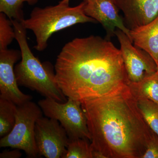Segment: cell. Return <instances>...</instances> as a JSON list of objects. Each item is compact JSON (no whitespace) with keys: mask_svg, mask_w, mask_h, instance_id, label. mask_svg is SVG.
Returning <instances> with one entry per match:
<instances>
[{"mask_svg":"<svg viewBox=\"0 0 158 158\" xmlns=\"http://www.w3.org/2000/svg\"><path fill=\"white\" fill-rule=\"evenodd\" d=\"M55 70L64 95L81 103L129 83L120 49L98 36L76 38L66 43L57 57Z\"/></svg>","mask_w":158,"mask_h":158,"instance_id":"obj_1","label":"cell"},{"mask_svg":"<svg viewBox=\"0 0 158 158\" xmlns=\"http://www.w3.org/2000/svg\"><path fill=\"white\" fill-rule=\"evenodd\" d=\"M91 147L104 158H141L154 134L129 85L81 103Z\"/></svg>","mask_w":158,"mask_h":158,"instance_id":"obj_2","label":"cell"},{"mask_svg":"<svg viewBox=\"0 0 158 158\" xmlns=\"http://www.w3.org/2000/svg\"><path fill=\"white\" fill-rule=\"evenodd\" d=\"M10 20L21 52V60L14 68L18 85L37 91L45 98L65 102L67 97L57 83L52 64L41 63L34 56L28 44L27 29L19 22Z\"/></svg>","mask_w":158,"mask_h":158,"instance_id":"obj_3","label":"cell"},{"mask_svg":"<svg viewBox=\"0 0 158 158\" xmlns=\"http://www.w3.org/2000/svg\"><path fill=\"white\" fill-rule=\"evenodd\" d=\"M83 2L71 7L69 2L62 0L56 6L35 7L30 17L20 23L25 28L34 33L36 41L34 48L42 52L47 48L48 40L54 33L77 24L97 23L85 14Z\"/></svg>","mask_w":158,"mask_h":158,"instance_id":"obj_4","label":"cell"},{"mask_svg":"<svg viewBox=\"0 0 158 158\" xmlns=\"http://www.w3.org/2000/svg\"><path fill=\"white\" fill-rule=\"evenodd\" d=\"M43 113L39 105L31 101L17 106L14 127L8 135L1 138L0 147L21 150L29 158L37 157L35 126Z\"/></svg>","mask_w":158,"mask_h":158,"instance_id":"obj_5","label":"cell"},{"mask_svg":"<svg viewBox=\"0 0 158 158\" xmlns=\"http://www.w3.org/2000/svg\"><path fill=\"white\" fill-rule=\"evenodd\" d=\"M38 105L46 117L60 123L69 139L85 138L90 141L87 118L80 102L68 98L65 102H60L45 98L40 100Z\"/></svg>","mask_w":158,"mask_h":158,"instance_id":"obj_6","label":"cell"},{"mask_svg":"<svg viewBox=\"0 0 158 158\" xmlns=\"http://www.w3.org/2000/svg\"><path fill=\"white\" fill-rule=\"evenodd\" d=\"M35 139L38 156L46 158H64L69 138L58 120L41 116L36 122Z\"/></svg>","mask_w":158,"mask_h":158,"instance_id":"obj_7","label":"cell"},{"mask_svg":"<svg viewBox=\"0 0 158 158\" xmlns=\"http://www.w3.org/2000/svg\"><path fill=\"white\" fill-rule=\"evenodd\" d=\"M115 35L120 44L122 56L130 83H137L157 71L154 59L146 51L133 45L127 35L116 29Z\"/></svg>","mask_w":158,"mask_h":158,"instance_id":"obj_8","label":"cell"},{"mask_svg":"<svg viewBox=\"0 0 158 158\" xmlns=\"http://www.w3.org/2000/svg\"><path fill=\"white\" fill-rule=\"evenodd\" d=\"M20 59V50L6 49L0 51V97L18 106L33 98L31 95L22 92L18 87L14 66Z\"/></svg>","mask_w":158,"mask_h":158,"instance_id":"obj_9","label":"cell"},{"mask_svg":"<svg viewBox=\"0 0 158 158\" xmlns=\"http://www.w3.org/2000/svg\"><path fill=\"white\" fill-rule=\"evenodd\" d=\"M83 2L85 14L101 24L106 31L107 39L115 35V31L118 29L131 41V31L125 24L123 18L119 15L120 9L116 0H83Z\"/></svg>","mask_w":158,"mask_h":158,"instance_id":"obj_10","label":"cell"},{"mask_svg":"<svg viewBox=\"0 0 158 158\" xmlns=\"http://www.w3.org/2000/svg\"><path fill=\"white\" fill-rule=\"evenodd\" d=\"M123 12L125 24L130 31L144 26L158 15V0H116Z\"/></svg>","mask_w":158,"mask_h":158,"instance_id":"obj_11","label":"cell"},{"mask_svg":"<svg viewBox=\"0 0 158 158\" xmlns=\"http://www.w3.org/2000/svg\"><path fill=\"white\" fill-rule=\"evenodd\" d=\"M134 45L146 51L154 59L158 66V15L145 25L130 31Z\"/></svg>","mask_w":158,"mask_h":158,"instance_id":"obj_12","label":"cell"},{"mask_svg":"<svg viewBox=\"0 0 158 158\" xmlns=\"http://www.w3.org/2000/svg\"><path fill=\"white\" fill-rule=\"evenodd\" d=\"M136 99H149L158 105V73L150 75L141 81L129 83Z\"/></svg>","mask_w":158,"mask_h":158,"instance_id":"obj_13","label":"cell"},{"mask_svg":"<svg viewBox=\"0 0 158 158\" xmlns=\"http://www.w3.org/2000/svg\"><path fill=\"white\" fill-rule=\"evenodd\" d=\"M17 105L10 101L0 97V137L10 133L15 122Z\"/></svg>","mask_w":158,"mask_h":158,"instance_id":"obj_14","label":"cell"},{"mask_svg":"<svg viewBox=\"0 0 158 158\" xmlns=\"http://www.w3.org/2000/svg\"><path fill=\"white\" fill-rule=\"evenodd\" d=\"M38 0H0V12L7 15L10 19L21 22L25 19L22 9L23 3L27 2L30 6H34Z\"/></svg>","mask_w":158,"mask_h":158,"instance_id":"obj_15","label":"cell"},{"mask_svg":"<svg viewBox=\"0 0 158 158\" xmlns=\"http://www.w3.org/2000/svg\"><path fill=\"white\" fill-rule=\"evenodd\" d=\"M139 110L153 132L158 136V105L147 99H137Z\"/></svg>","mask_w":158,"mask_h":158,"instance_id":"obj_16","label":"cell"},{"mask_svg":"<svg viewBox=\"0 0 158 158\" xmlns=\"http://www.w3.org/2000/svg\"><path fill=\"white\" fill-rule=\"evenodd\" d=\"M88 140L85 138L69 139L64 158H93V149Z\"/></svg>","mask_w":158,"mask_h":158,"instance_id":"obj_17","label":"cell"},{"mask_svg":"<svg viewBox=\"0 0 158 158\" xmlns=\"http://www.w3.org/2000/svg\"><path fill=\"white\" fill-rule=\"evenodd\" d=\"M15 33L11 20L2 12H0V51L8 49L13 40Z\"/></svg>","mask_w":158,"mask_h":158,"instance_id":"obj_18","label":"cell"},{"mask_svg":"<svg viewBox=\"0 0 158 158\" xmlns=\"http://www.w3.org/2000/svg\"><path fill=\"white\" fill-rule=\"evenodd\" d=\"M141 158H158V136L154 134Z\"/></svg>","mask_w":158,"mask_h":158,"instance_id":"obj_19","label":"cell"},{"mask_svg":"<svg viewBox=\"0 0 158 158\" xmlns=\"http://www.w3.org/2000/svg\"><path fill=\"white\" fill-rule=\"evenodd\" d=\"M21 156V153L17 149L11 151L5 150L0 154V158H19Z\"/></svg>","mask_w":158,"mask_h":158,"instance_id":"obj_20","label":"cell"},{"mask_svg":"<svg viewBox=\"0 0 158 158\" xmlns=\"http://www.w3.org/2000/svg\"><path fill=\"white\" fill-rule=\"evenodd\" d=\"M64 1H65L66 2H69V0H64Z\"/></svg>","mask_w":158,"mask_h":158,"instance_id":"obj_21","label":"cell"},{"mask_svg":"<svg viewBox=\"0 0 158 158\" xmlns=\"http://www.w3.org/2000/svg\"><path fill=\"white\" fill-rule=\"evenodd\" d=\"M157 73H158V66L157 67Z\"/></svg>","mask_w":158,"mask_h":158,"instance_id":"obj_22","label":"cell"}]
</instances>
